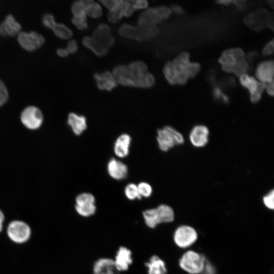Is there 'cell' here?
Listing matches in <instances>:
<instances>
[{
	"label": "cell",
	"instance_id": "cell-1",
	"mask_svg": "<svg viewBox=\"0 0 274 274\" xmlns=\"http://www.w3.org/2000/svg\"><path fill=\"white\" fill-rule=\"evenodd\" d=\"M112 73L117 84L122 86L150 88L155 84L154 76L148 72L147 64L141 60L116 65Z\"/></svg>",
	"mask_w": 274,
	"mask_h": 274
},
{
	"label": "cell",
	"instance_id": "cell-2",
	"mask_svg": "<svg viewBox=\"0 0 274 274\" xmlns=\"http://www.w3.org/2000/svg\"><path fill=\"white\" fill-rule=\"evenodd\" d=\"M201 69L200 65L191 62L188 52L180 53L172 60L165 63L163 74L167 82L172 85H185L188 80L194 78Z\"/></svg>",
	"mask_w": 274,
	"mask_h": 274
},
{
	"label": "cell",
	"instance_id": "cell-3",
	"mask_svg": "<svg viewBox=\"0 0 274 274\" xmlns=\"http://www.w3.org/2000/svg\"><path fill=\"white\" fill-rule=\"evenodd\" d=\"M115 40L110 27L106 23L99 24L92 36L84 41V46L98 57L105 56L114 45Z\"/></svg>",
	"mask_w": 274,
	"mask_h": 274
},
{
	"label": "cell",
	"instance_id": "cell-4",
	"mask_svg": "<svg viewBox=\"0 0 274 274\" xmlns=\"http://www.w3.org/2000/svg\"><path fill=\"white\" fill-rule=\"evenodd\" d=\"M241 48H234L224 50L218 59L223 71L233 74L237 77L247 74L250 65Z\"/></svg>",
	"mask_w": 274,
	"mask_h": 274
},
{
	"label": "cell",
	"instance_id": "cell-5",
	"mask_svg": "<svg viewBox=\"0 0 274 274\" xmlns=\"http://www.w3.org/2000/svg\"><path fill=\"white\" fill-rule=\"evenodd\" d=\"M143 216L147 226L154 228L160 223L172 222L174 212L170 207L162 204L156 208L144 211Z\"/></svg>",
	"mask_w": 274,
	"mask_h": 274
},
{
	"label": "cell",
	"instance_id": "cell-6",
	"mask_svg": "<svg viewBox=\"0 0 274 274\" xmlns=\"http://www.w3.org/2000/svg\"><path fill=\"white\" fill-rule=\"evenodd\" d=\"M156 140L159 149L163 152L184 143L182 133L170 126H165L157 131Z\"/></svg>",
	"mask_w": 274,
	"mask_h": 274
},
{
	"label": "cell",
	"instance_id": "cell-7",
	"mask_svg": "<svg viewBox=\"0 0 274 274\" xmlns=\"http://www.w3.org/2000/svg\"><path fill=\"white\" fill-rule=\"evenodd\" d=\"M181 267L191 274H198L203 270L204 257L192 251L185 253L180 260Z\"/></svg>",
	"mask_w": 274,
	"mask_h": 274
},
{
	"label": "cell",
	"instance_id": "cell-8",
	"mask_svg": "<svg viewBox=\"0 0 274 274\" xmlns=\"http://www.w3.org/2000/svg\"><path fill=\"white\" fill-rule=\"evenodd\" d=\"M238 78L241 85L248 90L250 101L254 104L259 101L266 84L258 81L255 77L248 74H243Z\"/></svg>",
	"mask_w": 274,
	"mask_h": 274
},
{
	"label": "cell",
	"instance_id": "cell-9",
	"mask_svg": "<svg viewBox=\"0 0 274 274\" xmlns=\"http://www.w3.org/2000/svg\"><path fill=\"white\" fill-rule=\"evenodd\" d=\"M7 233L12 241L17 244H22L29 239L31 229L25 222L20 220H14L9 224Z\"/></svg>",
	"mask_w": 274,
	"mask_h": 274
},
{
	"label": "cell",
	"instance_id": "cell-10",
	"mask_svg": "<svg viewBox=\"0 0 274 274\" xmlns=\"http://www.w3.org/2000/svg\"><path fill=\"white\" fill-rule=\"evenodd\" d=\"M75 202L76 211L81 216L87 217L95 213V198L91 193L83 192L78 194L76 197Z\"/></svg>",
	"mask_w": 274,
	"mask_h": 274
},
{
	"label": "cell",
	"instance_id": "cell-11",
	"mask_svg": "<svg viewBox=\"0 0 274 274\" xmlns=\"http://www.w3.org/2000/svg\"><path fill=\"white\" fill-rule=\"evenodd\" d=\"M17 41L23 49L32 52L42 47L45 40L42 35L36 31H21L17 35Z\"/></svg>",
	"mask_w": 274,
	"mask_h": 274
},
{
	"label": "cell",
	"instance_id": "cell-12",
	"mask_svg": "<svg viewBox=\"0 0 274 274\" xmlns=\"http://www.w3.org/2000/svg\"><path fill=\"white\" fill-rule=\"evenodd\" d=\"M20 120L26 128L35 130L38 129L42 125L43 122V115L38 107L29 106L22 111Z\"/></svg>",
	"mask_w": 274,
	"mask_h": 274
},
{
	"label": "cell",
	"instance_id": "cell-13",
	"mask_svg": "<svg viewBox=\"0 0 274 274\" xmlns=\"http://www.w3.org/2000/svg\"><path fill=\"white\" fill-rule=\"evenodd\" d=\"M270 13L260 9L248 14L244 21L246 26L255 31H259L266 26Z\"/></svg>",
	"mask_w": 274,
	"mask_h": 274
},
{
	"label": "cell",
	"instance_id": "cell-14",
	"mask_svg": "<svg viewBox=\"0 0 274 274\" xmlns=\"http://www.w3.org/2000/svg\"><path fill=\"white\" fill-rule=\"evenodd\" d=\"M197 237V233L193 228L188 226H181L176 230L174 238L179 247L186 248L194 243Z\"/></svg>",
	"mask_w": 274,
	"mask_h": 274
},
{
	"label": "cell",
	"instance_id": "cell-15",
	"mask_svg": "<svg viewBox=\"0 0 274 274\" xmlns=\"http://www.w3.org/2000/svg\"><path fill=\"white\" fill-rule=\"evenodd\" d=\"M210 131L209 128L203 125H197L191 129L189 140L191 144L195 147L205 146L209 142Z\"/></svg>",
	"mask_w": 274,
	"mask_h": 274
},
{
	"label": "cell",
	"instance_id": "cell-16",
	"mask_svg": "<svg viewBox=\"0 0 274 274\" xmlns=\"http://www.w3.org/2000/svg\"><path fill=\"white\" fill-rule=\"evenodd\" d=\"M274 63L272 60L260 62L255 70V76L260 82L268 83L273 80Z\"/></svg>",
	"mask_w": 274,
	"mask_h": 274
},
{
	"label": "cell",
	"instance_id": "cell-17",
	"mask_svg": "<svg viewBox=\"0 0 274 274\" xmlns=\"http://www.w3.org/2000/svg\"><path fill=\"white\" fill-rule=\"evenodd\" d=\"M93 78L97 88L100 90L112 91L118 85L113 74L109 71L95 73Z\"/></svg>",
	"mask_w": 274,
	"mask_h": 274
},
{
	"label": "cell",
	"instance_id": "cell-18",
	"mask_svg": "<svg viewBox=\"0 0 274 274\" xmlns=\"http://www.w3.org/2000/svg\"><path fill=\"white\" fill-rule=\"evenodd\" d=\"M21 30L20 24L12 14H8L0 24V35L5 37L17 36Z\"/></svg>",
	"mask_w": 274,
	"mask_h": 274
},
{
	"label": "cell",
	"instance_id": "cell-19",
	"mask_svg": "<svg viewBox=\"0 0 274 274\" xmlns=\"http://www.w3.org/2000/svg\"><path fill=\"white\" fill-rule=\"evenodd\" d=\"M162 21L156 7L148 8L140 14L138 19V25L157 26Z\"/></svg>",
	"mask_w": 274,
	"mask_h": 274
},
{
	"label": "cell",
	"instance_id": "cell-20",
	"mask_svg": "<svg viewBox=\"0 0 274 274\" xmlns=\"http://www.w3.org/2000/svg\"><path fill=\"white\" fill-rule=\"evenodd\" d=\"M119 35L124 38L137 41H147L142 27L127 23L122 24L118 30Z\"/></svg>",
	"mask_w": 274,
	"mask_h": 274
},
{
	"label": "cell",
	"instance_id": "cell-21",
	"mask_svg": "<svg viewBox=\"0 0 274 274\" xmlns=\"http://www.w3.org/2000/svg\"><path fill=\"white\" fill-rule=\"evenodd\" d=\"M107 171L109 175L116 180L125 179L128 174V167L122 161L111 158L107 164Z\"/></svg>",
	"mask_w": 274,
	"mask_h": 274
},
{
	"label": "cell",
	"instance_id": "cell-22",
	"mask_svg": "<svg viewBox=\"0 0 274 274\" xmlns=\"http://www.w3.org/2000/svg\"><path fill=\"white\" fill-rule=\"evenodd\" d=\"M132 262L131 251L125 247H120L114 260L115 268L120 271L126 270Z\"/></svg>",
	"mask_w": 274,
	"mask_h": 274
},
{
	"label": "cell",
	"instance_id": "cell-23",
	"mask_svg": "<svg viewBox=\"0 0 274 274\" xmlns=\"http://www.w3.org/2000/svg\"><path fill=\"white\" fill-rule=\"evenodd\" d=\"M131 142V136L127 133L120 134L116 140L114 145V152L119 158H123L128 156Z\"/></svg>",
	"mask_w": 274,
	"mask_h": 274
},
{
	"label": "cell",
	"instance_id": "cell-24",
	"mask_svg": "<svg viewBox=\"0 0 274 274\" xmlns=\"http://www.w3.org/2000/svg\"><path fill=\"white\" fill-rule=\"evenodd\" d=\"M67 124L76 135H81L87 127L86 118L82 115L70 113L67 117Z\"/></svg>",
	"mask_w": 274,
	"mask_h": 274
},
{
	"label": "cell",
	"instance_id": "cell-25",
	"mask_svg": "<svg viewBox=\"0 0 274 274\" xmlns=\"http://www.w3.org/2000/svg\"><path fill=\"white\" fill-rule=\"evenodd\" d=\"M115 268L113 260L108 258H100L94 264L93 274H114Z\"/></svg>",
	"mask_w": 274,
	"mask_h": 274
},
{
	"label": "cell",
	"instance_id": "cell-26",
	"mask_svg": "<svg viewBox=\"0 0 274 274\" xmlns=\"http://www.w3.org/2000/svg\"><path fill=\"white\" fill-rule=\"evenodd\" d=\"M148 274H166L167 270L164 262L157 256H153L145 263Z\"/></svg>",
	"mask_w": 274,
	"mask_h": 274
},
{
	"label": "cell",
	"instance_id": "cell-27",
	"mask_svg": "<svg viewBox=\"0 0 274 274\" xmlns=\"http://www.w3.org/2000/svg\"><path fill=\"white\" fill-rule=\"evenodd\" d=\"M85 6L87 16L94 19L100 17L102 14V9L99 3L92 0H83Z\"/></svg>",
	"mask_w": 274,
	"mask_h": 274
},
{
	"label": "cell",
	"instance_id": "cell-28",
	"mask_svg": "<svg viewBox=\"0 0 274 274\" xmlns=\"http://www.w3.org/2000/svg\"><path fill=\"white\" fill-rule=\"evenodd\" d=\"M51 29L56 37L62 40H68L73 36L72 30L63 23L56 22Z\"/></svg>",
	"mask_w": 274,
	"mask_h": 274
},
{
	"label": "cell",
	"instance_id": "cell-29",
	"mask_svg": "<svg viewBox=\"0 0 274 274\" xmlns=\"http://www.w3.org/2000/svg\"><path fill=\"white\" fill-rule=\"evenodd\" d=\"M124 194L126 198L129 200L141 199L137 185L131 183L127 184L124 188Z\"/></svg>",
	"mask_w": 274,
	"mask_h": 274
},
{
	"label": "cell",
	"instance_id": "cell-30",
	"mask_svg": "<svg viewBox=\"0 0 274 274\" xmlns=\"http://www.w3.org/2000/svg\"><path fill=\"white\" fill-rule=\"evenodd\" d=\"M87 15L85 14L73 16L72 22L77 29L84 30L88 28Z\"/></svg>",
	"mask_w": 274,
	"mask_h": 274
},
{
	"label": "cell",
	"instance_id": "cell-31",
	"mask_svg": "<svg viewBox=\"0 0 274 274\" xmlns=\"http://www.w3.org/2000/svg\"><path fill=\"white\" fill-rule=\"evenodd\" d=\"M121 3L122 0H120L119 6L117 8L109 11L107 15V18L111 23H118L123 17L121 11Z\"/></svg>",
	"mask_w": 274,
	"mask_h": 274
},
{
	"label": "cell",
	"instance_id": "cell-32",
	"mask_svg": "<svg viewBox=\"0 0 274 274\" xmlns=\"http://www.w3.org/2000/svg\"><path fill=\"white\" fill-rule=\"evenodd\" d=\"M137 187L139 195L142 198H148L152 195L153 189L148 183L141 182L137 185Z\"/></svg>",
	"mask_w": 274,
	"mask_h": 274
},
{
	"label": "cell",
	"instance_id": "cell-33",
	"mask_svg": "<svg viewBox=\"0 0 274 274\" xmlns=\"http://www.w3.org/2000/svg\"><path fill=\"white\" fill-rule=\"evenodd\" d=\"M9 92L4 82L0 79V107L8 100Z\"/></svg>",
	"mask_w": 274,
	"mask_h": 274
},
{
	"label": "cell",
	"instance_id": "cell-34",
	"mask_svg": "<svg viewBox=\"0 0 274 274\" xmlns=\"http://www.w3.org/2000/svg\"><path fill=\"white\" fill-rule=\"evenodd\" d=\"M156 8L163 21L168 19L173 13L170 8L165 6H159Z\"/></svg>",
	"mask_w": 274,
	"mask_h": 274
},
{
	"label": "cell",
	"instance_id": "cell-35",
	"mask_svg": "<svg viewBox=\"0 0 274 274\" xmlns=\"http://www.w3.org/2000/svg\"><path fill=\"white\" fill-rule=\"evenodd\" d=\"M42 23L46 28L52 29L56 22L54 16L50 13L45 14L42 17Z\"/></svg>",
	"mask_w": 274,
	"mask_h": 274
},
{
	"label": "cell",
	"instance_id": "cell-36",
	"mask_svg": "<svg viewBox=\"0 0 274 274\" xmlns=\"http://www.w3.org/2000/svg\"><path fill=\"white\" fill-rule=\"evenodd\" d=\"M274 191L273 189L270 190L263 198V201L264 205L268 209L273 210L274 208Z\"/></svg>",
	"mask_w": 274,
	"mask_h": 274
},
{
	"label": "cell",
	"instance_id": "cell-37",
	"mask_svg": "<svg viewBox=\"0 0 274 274\" xmlns=\"http://www.w3.org/2000/svg\"><path fill=\"white\" fill-rule=\"evenodd\" d=\"M99 2L109 11H111L117 8L119 6L120 0H102L99 1Z\"/></svg>",
	"mask_w": 274,
	"mask_h": 274
},
{
	"label": "cell",
	"instance_id": "cell-38",
	"mask_svg": "<svg viewBox=\"0 0 274 274\" xmlns=\"http://www.w3.org/2000/svg\"><path fill=\"white\" fill-rule=\"evenodd\" d=\"M132 7L134 10H146L148 7V2L146 0L132 1Z\"/></svg>",
	"mask_w": 274,
	"mask_h": 274
},
{
	"label": "cell",
	"instance_id": "cell-39",
	"mask_svg": "<svg viewBox=\"0 0 274 274\" xmlns=\"http://www.w3.org/2000/svg\"><path fill=\"white\" fill-rule=\"evenodd\" d=\"M274 51V43L273 40L269 41L263 47L262 50V54L264 56L271 55Z\"/></svg>",
	"mask_w": 274,
	"mask_h": 274
},
{
	"label": "cell",
	"instance_id": "cell-40",
	"mask_svg": "<svg viewBox=\"0 0 274 274\" xmlns=\"http://www.w3.org/2000/svg\"><path fill=\"white\" fill-rule=\"evenodd\" d=\"M66 49L69 54L75 53L78 49V43L75 40H70L68 41Z\"/></svg>",
	"mask_w": 274,
	"mask_h": 274
},
{
	"label": "cell",
	"instance_id": "cell-41",
	"mask_svg": "<svg viewBox=\"0 0 274 274\" xmlns=\"http://www.w3.org/2000/svg\"><path fill=\"white\" fill-rule=\"evenodd\" d=\"M213 94L215 99L216 100H221L224 93L222 92V90L220 87L216 86L213 89Z\"/></svg>",
	"mask_w": 274,
	"mask_h": 274
},
{
	"label": "cell",
	"instance_id": "cell-42",
	"mask_svg": "<svg viewBox=\"0 0 274 274\" xmlns=\"http://www.w3.org/2000/svg\"><path fill=\"white\" fill-rule=\"evenodd\" d=\"M273 82L274 80L271 81V82L266 84V86L265 90H266L267 93L271 96H273Z\"/></svg>",
	"mask_w": 274,
	"mask_h": 274
},
{
	"label": "cell",
	"instance_id": "cell-43",
	"mask_svg": "<svg viewBox=\"0 0 274 274\" xmlns=\"http://www.w3.org/2000/svg\"><path fill=\"white\" fill-rule=\"evenodd\" d=\"M232 4H233L236 8L240 10H243L245 9L246 6V1H232Z\"/></svg>",
	"mask_w": 274,
	"mask_h": 274
},
{
	"label": "cell",
	"instance_id": "cell-44",
	"mask_svg": "<svg viewBox=\"0 0 274 274\" xmlns=\"http://www.w3.org/2000/svg\"><path fill=\"white\" fill-rule=\"evenodd\" d=\"M170 9L172 12H174L176 14L181 15L184 13V10L183 8L177 4H174L172 5Z\"/></svg>",
	"mask_w": 274,
	"mask_h": 274
},
{
	"label": "cell",
	"instance_id": "cell-45",
	"mask_svg": "<svg viewBox=\"0 0 274 274\" xmlns=\"http://www.w3.org/2000/svg\"><path fill=\"white\" fill-rule=\"evenodd\" d=\"M57 54L60 57H67L69 53L66 48H59L56 51Z\"/></svg>",
	"mask_w": 274,
	"mask_h": 274
},
{
	"label": "cell",
	"instance_id": "cell-46",
	"mask_svg": "<svg viewBox=\"0 0 274 274\" xmlns=\"http://www.w3.org/2000/svg\"><path fill=\"white\" fill-rule=\"evenodd\" d=\"M203 270L205 271V274H214L215 272L213 266L209 263H205Z\"/></svg>",
	"mask_w": 274,
	"mask_h": 274
},
{
	"label": "cell",
	"instance_id": "cell-47",
	"mask_svg": "<svg viewBox=\"0 0 274 274\" xmlns=\"http://www.w3.org/2000/svg\"><path fill=\"white\" fill-rule=\"evenodd\" d=\"M217 4L223 5L225 6H228L232 4V1L231 0H220L216 2Z\"/></svg>",
	"mask_w": 274,
	"mask_h": 274
},
{
	"label": "cell",
	"instance_id": "cell-48",
	"mask_svg": "<svg viewBox=\"0 0 274 274\" xmlns=\"http://www.w3.org/2000/svg\"><path fill=\"white\" fill-rule=\"evenodd\" d=\"M5 219L4 215L0 210V232L2 231L3 227V222Z\"/></svg>",
	"mask_w": 274,
	"mask_h": 274
},
{
	"label": "cell",
	"instance_id": "cell-49",
	"mask_svg": "<svg viewBox=\"0 0 274 274\" xmlns=\"http://www.w3.org/2000/svg\"><path fill=\"white\" fill-rule=\"evenodd\" d=\"M267 2L268 3L269 6L273 8V1H268Z\"/></svg>",
	"mask_w": 274,
	"mask_h": 274
}]
</instances>
